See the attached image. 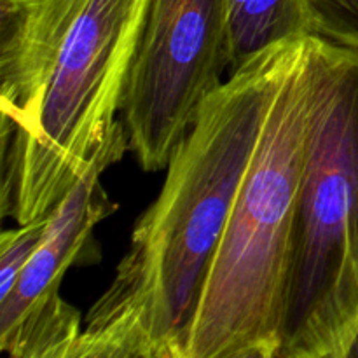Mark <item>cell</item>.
<instances>
[{
  "label": "cell",
  "instance_id": "6",
  "mask_svg": "<svg viewBox=\"0 0 358 358\" xmlns=\"http://www.w3.org/2000/svg\"><path fill=\"white\" fill-rule=\"evenodd\" d=\"M126 150L129 140L121 126L52 210L44 240L10 292L0 297V350L9 357L72 358L83 334V317L59 289L70 268L100 262L93 229L117 210L101 185V175Z\"/></svg>",
  "mask_w": 358,
  "mask_h": 358
},
{
  "label": "cell",
  "instance_id": "7",
  "mask_svg": "<svg viewBox=\"0 0 358 358\" xmlns=\"http://www.w3.org/2000/svg\"><path fill=\"white\" fill-rule=\"evenodd\" d=\"M229 72L266 49L315 35L311 0H227Z\"/></svg>",
  "mask_w": 358,
  "mask_h": 358
},
{
  "label": "cell",
  "instance_id": "2",
  "mask_svg": "<svg viewBox=\"0 0 358 358\" xmlns=\"http://www.w3.org/2000/svg\"><path fill=\"white\" fill-rule=\"evenodd\" d=\"M150 0H0V213L51 215L122 126Z\"/></svg>",
  "mask_w": 358,
  "mask_h": 358
},
{
  "label": "cell",
  "instance_id": "8",
  "mask_svg": "<svg viewBox=\"0 0 358 358\" xmlns=\"http://www.w3.org/2000/svg\"><path fill=\"white\" fill-rule=\"evenodd\" d=\"M49 217L51 215L34 222L20 224L17 229L3 231L0 234V297L10 292L27 262L44 240Z\"/></svg>",
  "mask_w": 358,
  "mask_h": 358
},
{
  "label": "cell",
  "instance_id": "5",
  "mask_svg": "<svg viewBox=\"0 0 358 358\" xmlns=\"http://www.w3.org/2000/svg\"><path fill=\"white\" fill-rule=\"evenodd\" d=\"M229 63L227 0H150L119 112L142 170L168 168Z\"/></svg>",
  "mask_w": 358,
  "mask_h": 358
},
{
  "label": "cell",
  "instance_id": "1",
  "mask_svg": "<svg viewBox=\"0 0 358 358\" xmlns=\"http://www.w3.org/2000/svg\"><path fill=\"white\" fill-rule=\"evenodd\" d=\"M306 38L266 49L206 98L138 217L72 358H187L189 338L240 185L283 76Z\"/></svg>",
  "mask_w": 358,
  "mask_h": 358
},
{
  "label": "cell",
  "instance_id": "10",
  "mask_svg": "<svg viewBox=\"0 0 358 358\" xmlns=\"http://www.w3.org/2000/svg\"><path fill=\"white\" fill-rule=\"evenodd\" d=\"M346 358H358V331H357L355 338H353L352 345H350L348 352H346Z\"/></svg>",
  "mask_w": 358,
  "mask_h": 358
},
{
  "label": "cell",
  "instance_id": "4",
  "mask_svg": "<svg viewBox=\"0 0 358 358\" xmlns=\"http://www.w3.org/2000/svg\"><path fill=\"white\" fill-rule=\"evenodd\" d=\"M310 129L278 358H346L358 331V51L306 38Z\"/></svg>",
  "mask_w": 358,
  "mask_h": 358
},
{
  "label": "cell",
  "instance_id": "3",
  "mask_svg": "<svg viewBox=\"0 0 358 358\" xmlns=\"http://www.w3.org/2000/svg\"><path fill=\"white\" fill-rule=\"evenodd\" d=\"M310 107L304 42L273 98L234 199L199 299L187 358H278Z\"/></svg>",
  "mask_w": 358,
  "mask_h": 358
},
{
  "label": "cell",
  "instance_id": "9",
  "mask_svg": "<svg viewBox=\"0 0 358 358\" xmlns=\"http://www.w3.org/2000/svg\"><path fill=\"white\" fill-rule=\"evenodd\" d=\"M315 35L358 51V0H311Z\"/></svg>",
  "mask_w": 358,
  "mask_h": 358
}]
</instances>
